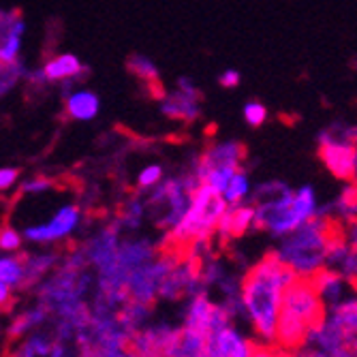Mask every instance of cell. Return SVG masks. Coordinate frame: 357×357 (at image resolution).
<instances>
[{
  "label": "cell",
  "mask_w": 357,
  "mask_h": 357,
  "mask_svg": "<svg viewBox=\"0 0 357 357\" xmlns=\"http://www.w3.org/2000/svg\"><path fill=\"white\" fill-rule=\"evenodd\" d=\"M296 278V270L284 261L280 252H268L242 278L240 302L261 342H276L284 291Z\"/></svg>",
  "instance_id": "obj_1"
},
{
  "label": "cell",
  "mask_w": 357,
  "mask_h": 357,
  "mask_svg": "<svg viewBox=\"0 0 357 357\" xmlns=\"http://www.w3.org/2000/svg\"><path fill=\"white\" fill-rule=\"evenodd\" d=\"M326 328V304L310 276H298L282 298L276 344L289 353L304 347L310 336H319Z\"/></svg>",
  "instance_id": "obj_2"
},
{
  "label": "cell",
  "mask_w": 357,
  "mask_h": 357,
  "mask_svg": "<svg viewBox=\"0 0 357 357\" xmlns=\"http://www.w3.org/2000/svg\"><path fill=\"white\" fill-rule=\"evenodd\" d=\"M255 210L257 229L274 236H291L317 216V199L310 186H302L296 192H284L274 202L255 206Z\"/></svg>",
  "instance_id": "obj_3"
},
{
  "label": "cell",
  "mask_w": 357,
  "mask_h": 357,
  "mask_svg": "<svg viewBox=\"0 0 357 357\" xmlns=\"http://www.w3.org/2000/svg\"><path fill=\"white\" fill-rule=\"evenodd\" d=\"M328 238L323 231V218L314 216L282 244L280 257L296 270L298 276H312L328 264Z\"/></svg>",
  "instance_id": "obj_4"
},
{
  "label": "cell",
  "mask_w": 357,
  "mask_h": 357,
  "mask_svg": "<svg viewBox=\"0 0 357 357\" xmlns=\"http://www.w3.org/2000/svg\"><path fill=\"white\" fill-rule=\"evenodd\" d=\"M319 156L323 163H326V167L332 172V176H336L338 180L357 184V172H355L357 146L319 139Z\"/></svg>",
  "instance_id": "obj_5"
},
{
  "label": "cell",
  "mask_w": 357,
  "mask_h": 357,
  "mask_svg": "<svg viewBox=\"0 0 357 357\" xmlns=\"http://www.w3.org/2000/svg\"><path fill=\"white\" fill-rule=\"evenodd\" d=\"M79 222V208L77 206H64L60 208L47 225H35V227H26L24 238L30 242H52L67 238Z\"/></svg>",
  "instance_id": "obj_6"
},
{
  "label": "cell",
  "mask_w": 357,
  "mask_h": 357,
  "mask_svg": "<svg viewBox=\"0 0 357 357\" xmlns=\"http://www.w3.org/2000/svg\"><path fill=\"white\" fill-rule=\"evenodd\" d=\"M206 353L208 357H250L252 342L244 340L236 330L225 326L210 336Z\"/></svg>",
  "instance_id": "obj_7"
},
{
  "label": "cell",
  "mask_w": 357,
  "mask_h": 357,
  "mask_svg": "<svg viewBox=\"0 0 357 357\" xmlns=\"http://www.w3.org/2000/svg\"><path fill=\"white\" fill-rule=\"evenodd\" d=\"M255 216H257V210L255 206H229L227 214L222 216L220 225H218V236L222 242L227 240H236V238H242L250 227H255Z\"/></svg>",
  "instance_id": "obj_8"
},
{
  "label": "cell",
  "mask_w": 357,
  "mask_h": 357,
  "mask_svg": "<svg viewBox=\"0 0 357 357\" xmlns=\"http://www.w3.org/2000/svg\"><path fill=\"white\" fill-rule=\"evenodd\" d=\"M202 96L197 94H186L184 90H178L174 94H169L165 103H163V114L172 120H186L192 122L195 118L199 116V107L197 101Z\"/></svg>",
  "instance_id": "obj_9"
},
{
  "label": "cell",
  "mask_w": 357,
  "mask_h": 357,
  "mask_svg": "<svg viewBox=\"0 0 357 357\" xmlns=\"http://www.w3.org/2000/svg\"><path fill=\"white\" fill-rule=\"evenodd\" d=\"M43 73L47 77V82H58V79H69L82 73V62L73 56V54H62L54 60H50Z\"/></svg>",
  "instance_id": "obj_10"
},
{
  "label": "cell",
  "mask_w": 357,
  "mask_h": 357,
  "mask_svg": "<svg viewBox=\"0 0 357 357\" xmlns=\"http://www.w3.org/2000/svg\"><path fill=\"white\" fill-rule=\"evenodd\" d=\"M99 96L94 92H75L69 96V116H73L75 120H92L96 114H99Z\"/></svg>",
  "instance_id": "obj_11"
},
{
  "label": "cell",
  "mask_w": 357,
  "mask_h": 357,
  "mask_svg": "<svg viewBox=\"0 0 357 357\" xmlns=\"http://www.w3.org/2000/svg\"><path fill=\"white\" fill-rule=\"evenodd\" d=\"M26 276V266L20 257H3L0 261V284L3 287H17L24 282Z\"/></svg>",
  "instance_id": "obj_12"
},
{
  "label": "cell",
  "mask_w": 357,
  "mask_h": 357,
  "mask_svg": "<svg viewBox=\"0 0 357 357\" xmlns=\"http://www.w3.org/2000/svg\"><path fill=\"white\" fill-rule=\"evenodd\" d=\"M222 197L227 199V204H229V206H242V202L248 197V178L242 172H238L231 178V182L227 184Z\"/></svg>",
  "instance_id": "obj_13"
},
{
  "label": "cell",
  "mask_w": 357,
  "mask_h": 357,
  "mask_svg": "<svg viewBox=\"0 0 357 357\" xmlns=\"http://www.w3.org/2000/svg\"><path fill=\"white\" fill-rule=\"evenodd\" d=\"M126 67H128V71H131L135 77L144 79L146 84H148V82L158 79V71H156V67H154V64H152L148 58H144V56H139V54L128 56Z\"/></svg>",
  "instance_id": "obj_14"
},
{
  "label": "cell",
  "mask_w": 357,
  "mask_h": 357,
  "mask_svg": "<svg viewBox=\"0 0 357 357\" xmlns=\"http://www.w3.org/2000/svg\"><path fill=\"white\" fill-rule=\"evenodd\" d=\"M20 73H22L20 58H15L11 62H0V84H3V86H0V90H3V94L9 92V88L17 82Z\"/></svg>",
  "instance_id": "obj_15"
},
{
  "label": "cell",
  "mask_w": 357,
  "mask_h": 357,
  "mask_svg": "<svg viewBox=\"0 0 357 357\" xmlns=\"http://www.w3.org/2000/svg\"><path fill=\"white\" fill-rule=\"evenodd\" d=\"M336 206H338L342 216H347V218L357 216V184H351L342 190Z\"/></svg>",
  "instance_id": "obj_16"
},
{
  "label": "cell",
  "mask_w": 357,
  "mask_h": 357,
  "mask_svg": "<svg viewBox=\"0 0 357 357\" xmlns=\"http://www.w3.org/2000/svg\"><path fill=\"white\" fill-rule=\"evenodd\" d=\"M17 50H20V35H13V32H3V39H0V62L15 60Z\"/></svg>",
  "instance_id": "obj_17"
},
{
  "label": "cell",
  "mask_w": 357,
  "mask_h": 357,
  "mask_svg": "<svg viewBox=\"0 0 357 357\" xmlns=\"http://www.w3.org/2000/svg\"><path fill=\"white\" fill-rule=\"evenodd\" d=\"M250 357H296V355L280 349L276 342H252Z\"/></svg>",
  "instance_id": "obj_18"
},
{
  "label": "cell",
  "mask_w": 357,
  "mask_h": 357,
  "mask_svg": "<svg viewBox=\"0 0 357 357\" xmlns=\"http://www.w3.org/2000/svg\"><path fill=\"white\" fill-rule=\"evenodd\" d=\"M244 118H246V122L250 124V126H261L264 122H266V118H268V109L261 105V103H248L246 107H244Z\"/></svg>",
  "instance_id": "obj_19"
},
{
  "label": "cell",
  "mask_w": 357,
  "mask_h": 357,
  "mask_svg": "<svg viewBox=\"0 0 357 357\" xmlns=\"http://www.w3.org/2000/svg\"><path fill=\"white\" fill-rule=\"evenodd\" d=\"M160 180H163V169H160V165H150L139 174L137 184L139 188H154Z\"/></svg>",
  "instance_id": "obj_20"
},
{
  "label": "cell",
  "mask_w": 357,
  "mask_h": 357,
  "mask_svg": "<svg viewBox=\"0 0 357 357\" xmlns=\"http://www.w3.org/2000/svg\"><path fill=\"white\" fill-rule=\"evenodd\" d=\"M22 246V238L20 234L13 229V227L5 225L3 231H0V248H3L5 252H11V250H17Z\"/></svg>",
  "instance_id": "obj_21"
},
{
  "label": "cell",
  "mask_w": 357,
  "mask_h": 357,
  "mask_svg": "<svg viewBox=\"0 0 357 357\" xmlns=\"http://www.w3.org/2000/svg\"><path fill=\"white\" fill-rule=\"evenodd\" d=\"M17 174H20V169H11V167H5L3 172H0V188L3 190H7V188H11V184L17 180Z\"/></svg>",
  "instance_id": "obj_22"
},
{
  "label": "cell",
  "mask_w": 357,
  "mask_h": 357,
  "mask_svg": "<svg viewBox=\"0 0 357 357\" xmlns=\"http://www.w3.org/2000/svg\"><path fill=\"white\" fill-rule=\"evenodd\" d=\"M238 82H240V73H238V71H225V73L220 75V79H218V84H220L222 88H236Z\"/></svg>",
  "instance_id": "obj_23"
},
{
  "label": "cell",
  "mask_w": 357,
  "mask_h": 357,
  "mask_svg": "<svg viewBox=\"0 0 357 357\" xmlns=\"http://www.w3.org/2000/svg\"><path fill=\"white\" fill-rule=\"evenodd\" d=\"M351 284H353V287L357 289V278H353V280H351Z\"/></svg>",
  "instance_id": "obj_24"
}]
</instances>
